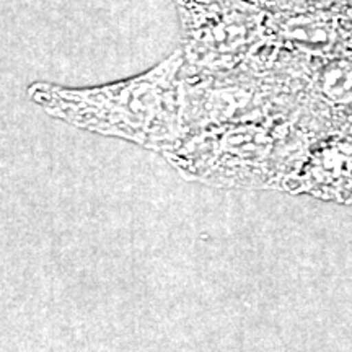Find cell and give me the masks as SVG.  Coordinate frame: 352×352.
<instances>
[{"mask_svg": "<svg viewBox=\"0 0 352 352\" xmlns=\"http://www.w3.org/2000/svg\"><path fill=\"white\" fill-rule=\"evenodd\" d=\"M321 134L285 111L208 127L164 153L183 178L215 188L283 189Z\"/></svg>", "mask_w": 352, "mask_h": 352, "instance_id": "7a4b0ae2", "label": "cell"}, {"mask_svg": "<svg viewBox=\"0 0 352 352\" xmlns=\"http://www.w3.org/2000/svg\"><path fill=\"white\" fill-rule=\"evenodd\" d=\"M183 67V54L175 52L142 76L113 85L64 88L34 83L28 91L44 111L69 124L166 153L186 138Z\"/></svg>", "mask_w": 352, "mask_h": 352, "instance_id": "6da1fadb", "label": "cell"}, {"mask_svg": "<svg viewBox=\"0 0 352 352\" xmlns=\"http://www.w3.org/2000/svg\"><path fill=\"white\" fill-rule=\"evenodd\" d=\"M283 189L324 201L352 202V124L321 134Z\"/></svg>", "mask_w": 352, "mask_h": 352, "instance_id": "277c9868", "label": "cell"}, {"mask_svg": "<svg viewBox=\"0 0 352 352\" xmlns=\"http://www.w3.org/2000/svg\"><path fill=\"white\" fill-rule=\"evenodd\" d=\"M191 70L232 72L252 57L261 15L240 0H175Z\"/></svg>", "mask_w": 352, "mask_h": 352, "instance_id": "3957f363", "label": "cell"}]
</instances>
